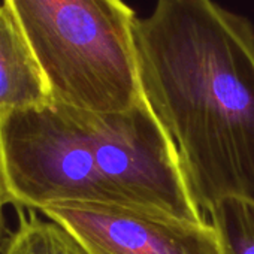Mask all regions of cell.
I'll return each mask as SVG.
<instances>
[{
  "label": "cell",
  "mask_w": 254,
  "mask_h": 254,
  "mask_svg": "<svg viewBox=\"0 0 254 254\" xmlns=\"http://www.w3.org/2000/svg\"><path fill=\"white\" fill-rule=\"evenodd\" d=\"M142 97L199 209L254 203V27L214 0H157L133 26Z\"/></svg>",
  "instance_id": "1"
},
{
  "label": "cell",
  "mask_w": 254,
  "mask_h": 254,
  "mask_svg": "<svg viewBox=\"0 0 254 254\" xmlns=\"http://www.w3.org/2000/svg\"><path fill=\"white\" fill-rule=\"evenodd\" d=\"M0 196L23 211L97 203L205 220L144 97L117 112L51 102L2 117Z\"/></svg>",
  "instance_id": "2"
},
{
  "label": "cell",
  "mask_w": 254,
  "mask_h": 254,
  "mask_svg": "<svg viewBox=\"0 0 254 254\" xmlns=\"http://www.w3.org/2000/svg\"><path fill=\"white\" fill-rule=\"evenodd\" d=\"M27 38L54 103L126 111L142 100L124 0H2Z\"/></svg>",
  "instance_id": "3"
},
{
  "label": "cell",
  "mask_w": 254,
  "mask_h": 254,
  "mask_svg": "<svg viewBox=\"0 0 254 254\" xmlns=\"http://www.w3.org/2000/svg\"><path fill=\"white\" fill-rule=\"evenodd\" d=\"M66 227L91 254H221L206 220L97 203H63L41 211Z\"/></svg>",
  "instance_id": "4"
},
{
  "label": "cell",
  "mask_w": 254,
  "mask_h": 254,
  "mask_svg": "<svg viewBox=\"0 0 254 254\" xmlns=\"http://www.w3.org/2000/svg\"><path fill=\"white\" fill-rule=\"evenodd\" d=\"M51 102L47 78L27 38L0 2V118Z\"/></svg>",
  "instance_id": "5"
},
{
  "label": "cell",
  "mask_w": 254,
  "mask_h": 254,
  "mask_svg": "<svg viewBox=\"0 0 254 254\" xmlns=\"http://www.w3.org/2000/svg\"><path fill=\"white\" fill-rule=\"evenodd\" d=\"M2 248V254H91L66 227L50 218L38 217L36 211L24 214Z\"/></svg>",
  "instance_id": "6"
},
{
  "label": "cell",
  "mask_w": 254,
  "mask_h": 254,
  "mask_svg": "<svg viewBox=\"0 0 254 254\" xmlns=\"http://www.w3.org/2000/svg\"><path fill=\"white\" fill-rule=\"evenodd\" d=\"M221 254H254V203L245 199L227 197L209 211Z\"/></svg>",
  "instance_id": "7"
},
{
  "label": "cell",
  "mask_w": 254,
  "mask_h": 254,
  "mask_svg": "<svg viewBox=\"0 0 254 254\" xmlns=\"http://www.w3.org/2000/svg\"><path fill=\"white\" fill-rule=\"evenodd\" d=\"M5 202L2 199V196H0V230H2V208H3Z\"/></svg>",
  "instance_id": "8"
}]
</instances>
